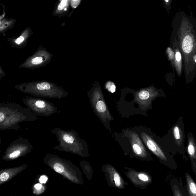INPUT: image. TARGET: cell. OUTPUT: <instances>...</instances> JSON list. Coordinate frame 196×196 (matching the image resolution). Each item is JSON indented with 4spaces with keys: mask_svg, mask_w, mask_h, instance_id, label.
<instances>
[{
    "mask_svg": "<svg viewBox=\"0 0 196 196\" xmlns=\"http://www.w3.org/2000/svg\"><path fill=\"white\" fill-rule=\"evenodd\" d=\"M107 88L111 92L114 93L116 91V87L113 83L108 82L107 85Z\"/></svg>",
    "mask_w": 196,
    "mask_h": 196,
    "instance_id": "cell-14",
    "label": "cell"
},
{
    "mask_svg": "<svg viewBox=\"0 0 196 196\" xmlns=\"http://www.w3.org/2000/svg\"><path fill=\"white\" fill-rule=\"evenodd\" d=\"M4 114L2 112L0 113V122H1L3 121L4 119Z\"/></svg>",
    "mask_w": 196,
    "mask_h": 196,
    "instance_id": "cell-23",
    "label": "cell"
},
{
    "mask_svg": "<svg viewBox=\"0 0 196 196\" xmlns=\"http://www.w3.org/2000/svg\"><path fill=\"white\" fill-rule=\"evenodd\" d=\"M42 62H43V59L40 57H37L33 58L31 60V63L34 64H39Z\"/></svg>",
    "mask_w": 196,
    "mask_h": 196,
    "instance_id": "cell-16",
    "label": "cell"
},
{
    "mask_svg": "<svg viewBox=\"0 0 196 196\" xmlns=\"http://www.w3.org/2000/svg\"><path fill=\"white\" fill-rule=\"evenodd\" d=\"M48 181V178L45 176H42L39 179V182L41 184H45Z\"/></svg>",
    "mask_w": 196,
    "mask_h": 196,
    "instance_id": "cell-21",
    "label": "cell"
},
{
    "mask_svg": "<svg viewBox=\"0 0 196 196\" xmlns=\"http://www.w3.org/2000/svg\"><path fill=\"white\" fill-rule=\"evenodd\" d=\"M138 177L139 179L142 181L144 182H147L149 180L148 177L146 175L143 173H140L139 174Z\"/></svg>",
    "mask_w": 196,
    "mask_h": 196,
    "instance_id": "cell-19",
    "label": "cell"
},
{
    "mask_svg": "<svg viewBox=\"0 0 196 196\" xmlns=\"http://www.w3.org/2000/svg\"><path fill=\"white\" fill-rule=\"evenodd\" d=\"M163 1L164 7L167 11L168 15H169L171 9L173 0H163Z\"/></svg>",
    "mask_w": 196,
    "mask_h": 196,
    "instance_id": "cell-7",
    "label": "cell"
},
{
    "mask_svg": "<svg viewBox=\"0 0 196 196\" xmlns=\"http://www.w3.org/2000/svg\"><path fill=\"white\" fill-rule=\"evenodd\" d=\"M73 1H76V0H73Z\"/></svg>",
    "mask_w": 196,
    "mask_h": 196,
    "instance_id": "cell-28",
    "label": "cell"
},
{
    "mask_svg": "<svg viewBox=\"0 0 196 196\" xmlns=\"http://www.w3.org/2000/svg\"><path fill=\"white\" fill-rule=\"evenodd\" d=\"M24 40V38L23 37L20 36V37L18 38V39H16L15 42L17 44L19 45L20 44L23 42Z\"/></svg>",
    "mask_w": 196,
    "mask_h": 196,
    "instance_id": "cell-22",
    "label": "cell"
},
{
    "mask_svg": "<svg viewBox=\"0 0 196 196\" xmlns=\"http://www.w3.org/2000/svg\"><path fill=\"white\" fill-rule=\"evenodd\" d=\"M35 105L38 108H43L45 107L46 104L42 100H38L36 102Z\"/></svg>",
    "mask_w": 196,
    "mask_h": 196,
    "instance_id": "cell-18",
    "label": "cell"
},
{
    "mask_svg": "<svg viewBox=\"0 0 196 196\" xmlns=\"http://www.w3.org/2000/svg\"><path fill=\"white\" fill-rule=\"evenodd\" d=\"M64 1H67V0H64Z\"/></svg>",
    "mask_w": 196,
    "mask_h": 196,
    "instance_id": "cell-27",
    "label": "cell"
},
{
    "mask_svg": "<svg viewBox=\"0 0 196 196\" xmlns=\"http://www.w3.org/2000/svg\"><path fill=\"white\" fill-rule=\"evenodd\" d=\"M20 152L18 151H15L14 152H13L10 155V158H14L15 157H16L17 156L19 155L20 154Z\"/></svg>",
    "mask_w": 196,
    "mask_h": 196,
    "instance_id": "cell-20",
    "label": "cell"
},
{
    "mask_svg": "<svg viewBox=\"0 0 196 196\" xmlns=\"http://www.w3.org/2000/svg\"><path fill=\"white\" fill-rule=\"evenodd\" d=\"M114 180L116 186H120L121 185V178L120 176L117 173H115L114 175Z\"/></svg>",
    "mask_w": 196,
    "mask_h": 196,
    "instance_id": "cell-11",
    "label": "cell"
},
{
    "mask_svg": "<svg viewBox=\"0 0 196 196\" xmlns=\"http://www.w3.org/2000/svg\"><path fill=\"white\" fill-rule=\"evenodd\" d=\"M170 46L174 52V68L175 71L179 78L182 76L183 70V61L182 53L178 42L175 38L170 37Z\"/></svg>",
    "mask_w": 196,
    "mask_h": 196,
    "instance_id": "cell-2",
    "label": "cell"
},
{
    "mask_svg": "<svg viewBox=\"0 0 196 196\" xmlns=\"http://www.w3.org/2000/svg\"><path fill=\"white\" fill-rule=\"evenodd\" d=\"M96 107L97 109L99 112L103 113L106 110V106L104 102L100 100L97 103Z\"/></svg>",
    "mask_w": 196,
    "mask_h": 196,
    "instance_id": "cell-6",
    "label": "cell"
},
{
    "mask_svg": "<svg viewBox=\"0 0 196 196\" xmlns=\"http://www.w3.org/2000/svg\"><path fill=\"white\" fill-rule=\"evenodd\" d=\"M188 152L191 156H193L195 154V149L193 144L191 142L190 143L188 148Z\"/></svg>",
    "mask_w": 196,
    "mask_h": 196,
    "instance_id": "cell-12",
    "label": "cell"
},
{
    "mask_svg": "<svg viewBox=\"0 0 196 196\" xmlns=\"http://www.w3.org/2000/svg\"><path fill=\"white\" fill-rule=\"evenodd\" d=\"M143 138L144 142L146 143L147 146L151 151L160 158L166 159V157L163 152L153 140L145 135L143 136Z\"/></svg>",
    "mask_w": 196,
    "mask_h": 196,
    "instance_id": "cell-3",
    "label": "cell"
},
{
    "mask_svg": "<svg viewBox=\"0 0 196 196\" xmlns=\"http://www.w3.org/2000/svg\"><path fill=\"white\" fill-rule=\"evenodd\" d=\"M67 1H64V0H63V1H62V2H61V5H62L63 6H65L66 4H67Z\"/></svg>",
    "mask_w": 196,
    "mask_h": 196,
    "instance_id": "cell-26",
    "label": "cell"
},
{
    "mask_svg": "<svg viewBox=\"0 0 196 196\" xmlns=\"http://www.w3.org/2000/svg\"><path fill=\"white\" fill-rule=\"evenodd\" d=\"M141 144L139 143H134L133 148L134 152L138 155H141L143 153V149Z\"/></svg>",
    "mask_w": 196,
    "mask_h": 196,
    "instance_id": "cell-5",
    "label": "cell"
},
{
    "mask_svg": "<svg viewBox=\"0 0 196 196\" xmlns=\"http://www.w3.org/2000/svg\"><path fill=\"white\" fill-rule=\"evenodd\" d=\"M171 37L179 44L183 61V70L186 84L192 83L196 75V65L193 58L196 55V20L192 15L177 12L172 23Z\"/></svg>",
    "mask_w": 196,
    "mask_h": 196,
    "instance_id": "cell-1",
    "label": "cell"
},
{
    "mask_svg": "<svg viewBox=\"0 0 196 196\" xmlns=\"http://www.w3.org/2000/svg\"><path fill=\"white\" fill-rule=\"evenodd\" d=\"M54 170H55L57 173H63L64 170V167L63 165L59 163H56L54 165L53 167Z\"/></svg>",
    "mask_w": 196,
    "mask_h": 196,
    "instance_id": "cell-10",
    "label": "cell"
},
{
    "mask_svg": "<svg viewBox=\"0 0 196 196\" xmlns=\"http://www.w3.org/2000/svg\"><path fill=\"white\" fill-rule=\"evenodd\" d=\"M165 54L168 60L170 62L171 66L172 69H173V74L175 75V70L174 68V52L173 48L170 46L167 48L165 50Z\"/></svg>",
    "mask_w": 196,
    "mask_h": 196,
    "instance_id": "cell-4",
    "label": "cell"
},
{
    "mask_svg": "<svg viewBox=\"0 0 196 196\" xmlns=\"http://www.w3.org/2000/svg\"><path fill=\"white\" fill-rule=\"evenodd\" d=\"M173 133L175 138L176 140H178L180 139L181 136H180L179 130L178 127H176L173 129Z\"/></svg>",
    "mask_w": 196,
    "mask_h": 196,
    "instance_id": "cell-15",
    "label": "cell"
},
{
    "mask_svg": "<svg viewBox=\"0 0 196 196\" xmlns=\"http://www.w3.org/2000/svg\"><path fill=\"white\" fill-rule=\"evenodd\" d=\"M9 178L8 173H2L0 176V179L2 182H5L7 181Z\"/></svg>",
    "mask_w": 196,
    "mask_h": 196,
    "instance_id": "cell-17",
    "label": "cell"
},
{
    "mask_svg": "<svg viewBox=\"0 0 196 196\" xmlns=\"http://www.w3.org/2000/svg\"><path fill=\"white\" fill-rule=\"evenodd\" d=\"M37 88L39 90H49L50 89V86L49 83L43 82L37 85Z\"/></svg>",
    "mask_w": 196,
    "mask_h": 196,
    "instance_id": "cell-9",
    "label": "cell"
},
{
    "mask_svg": "<svg viewBox=\"0 0 196 196\" xmlns=\"http://www.w3.org/2000/svg\"><path fill=\"white\" fill-rule=\"evenodd\" d=\"M189 188H190V192L193 194V195L196 196V185L192 180L189 178L188 180Z\"/></svg>",
    "mask_w": 196,
    "mask_h": 196,
    "instance_id": "cell-8",
    "label": "cell"
},
{
    "mask_svg": "<svg viewBox=\"0 0 196 196\" xmlns=\"http://www.w3.org/2000/svg\"><path fill=\"white\" fill-rule=\"evenodd\" d=\"M65 6H63L62 5H61V4H60L59 5V6H58V9L59 10H63V9L64 8Z\"/></svg>",
    "mask_w": 196,
    "mask_h": 196,
    "instance_id": "cell-25",
    "label": "cell"
},
{
    "mask_svg": "<svg viewBox=\"0 0 196 196\" xmlns=\"http://www.w3.org/2000/svg\"><path fill=\"white\" fill-rule=\"evenodd\" d=\"M63 140L66 143L69 144L72 143L74 141L73 137L68 135H65L64 136Z\"/></svg>",
    "mask_w": 196,
    "mask_h": 196,
    "instance_id": "cell-13",
    "label": "cell"
},
{
    "mask_svg": "<svg viewBox=\"0 0 196 196\" xmlns=\"http://www.w3.org/2000/svg\"><path fill=\"white\" fill-rule=\"evenodd\" d=\"M34 187L36 189H37V190H39L42 187V185L41 184H36L34 186Z\"/></svg>",
    "mask_w": 196,
    "mask_h": 196,
    "instance_id": "cell-24",
    "label": "cell"
}]
</instances>
